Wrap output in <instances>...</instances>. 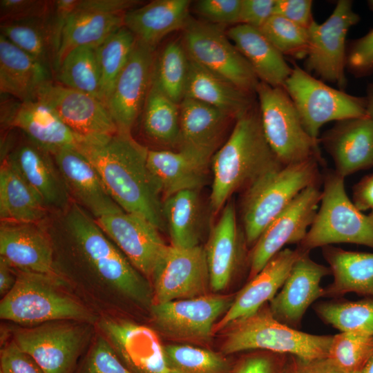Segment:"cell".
<instances>
[{
	"label": "cell",
	"mask_w": 373,
	"mask_h": 373,
	"mask_svg": "<svg viewBox=\"0 0 373 373\" xmlns=\"http://www.w3.org/2000/svg\"><path fill=\"white\" fill-rule=\"evenodd\" d=\"M320 164L316 158L281 164L244 190L241 216L247 245L252 247L268 224L303 190L319 183Z\"/></svg>",
	"instance_id": "obj_5"
},
{
	"label": "cell",
	"mask_w": 373,
	"mask_h": 373,
	"mask_svg": "<svg viewBox=\"0 0 373 373\" xmlns=\"http://www.w3.org/2000/svg\"><path fill=\"white\" fill-rule=\"evenodd\" d=\"M39 197L50 213L61 211L72 199L53 155L27 139L3 155Z\"/></svg>",
	"instance_id": "obj_21"
},
{
	"label": "cell",
	"mask_w": 373,
	"mask_h": 373,
	"mask_svg": "<svg viewBox=\"0 0 373 373\" xmlns=\"http://www.w3.org/2000/svg\"><path fill=\"white\" fill-rule=\"evenodd\" d=\"M344 180L335 171H329L324 176L318 211L305 237L298 245L303 251L336 243L373 249V221L350 199Z\"/></svg>",
	"instance_id": "obj_7"
},
{
	"label": "cell",
	"mask_w": 373,
	"mask_h": 373,
	"mask_svg": "<svg viewBox=\"0 0 373 373\" xmlns=\"http://www.w3.org/2000/svg\"><path fill=\"white\" fill-rule=\"evenodd\" d=\"M36 100L53 110L80 140L100 138L118 131L99 99L54 81L39 90Z\"/></svg>",
	"instance_id": "obj_16"
},
{
	"label": "cell",
	"mask_w": 373,
	"mask_h": 373,
	"mask_svg": "<svg viewBox=\"0 0 373 373\" xmlns=\"http://www.w3.org/2000/svg\"><path fill=\"white\" fill-rule=\"evenodd\" d=\"M0 364V373H46L13 340L1 348Z\"/></svg>",
	"instance_id": "obj_52"
},
{
	"label": "cell",
	"mask_w": 373,
	"mask_h": 373,
	"mask_svg": "<svg viewBox=\"0 0 373 373\" xmlns=\"http://www.w3.org/2000/svg\"><path fill=\"white\" fill-rule=\"evenodd\" d=\"M242 237L245 236L238 226L234 204L228 201L212 227L204 247L213 290H222L230 283L239 264Z\"/></svg>",
	"instance_id": "obj_28"
},
{
	"label": "cell",
	"mask_w": 373,
	"mask_h": 373,
	"mask_svg": "<svg viewBox=\"0 0 373 373\" xmlns=\"http://www.w3.org/2000/svg\"><path fill=\"white\" fill-rule=\"evenodd\" d=\"M252 95L189 58L184 97L216 107L236 120L254 106Z\"/></svg>",
	"instance_id": "obj_33"
},
{
	"label": "cell",
	"mask_w": 373,
	"mask_h": 373,
	"mask_svg": "<svg viewBox=\"0 0 373 373\" xmlns=\"http://www.w3.org/2000/svg\"><path fill=\"white\" fill-rule=\"evenodd\" d=\"M169 373H232L231 363L213 351L188 345L164 346Z\"/></svg>",
	"instance_id": "obj_44"
},
{
	"label": "cell",
	"mask_w": 373,
	"mask_h": 373,
	"mask_svg": "<svg viewBox=\"0 0 373 373\" xmlns=\"http://www.w3.org/2000/svg\"><path fill=\"white\" fill-rule=\"evenodd\" d=\"M53 1L1 0V23L26 21L49 16Z\"/></svg>",
	"instance_id": "obj_48"
},
{
	"label": "cell",
	"mask_w": 373,
	"mask_h": 373,
	"mask_svg": "<svg viewBox=\"0 0 373 373\" xmlns=\"http://www.w3.org/2000/svg\"><path fill=\"white\" fill-rule=\"evenodd\" d=\"M276 0H241L240 24L260 29L273 15Z\"/></svg>",
	"instance_id": "obj_55"
},
{
	"label": "cell",
	"mask_w": 373,
	"mask_h": 373,
	"mask_svg": "<svg viewBox=\"0 0 373 373\" xmlns=\"http://www.w3.org/2000/svg\"><path fill=\"white\" fill-rule=\"evenodd\" d=\"M17 279V270L0 257V294L3 298L13 287Z\"/></svg>",
	"instance_id": "obj_58"
},
{
	"label": "cell",
	"mask_w": 373,
	"mask_h": 373,
	"mask_svg": "<svg viewBox=\"0 0 373 373\" xmlns=\"http://www.w3.org/2000/svg\"><path fill=\"white\" fill-rule=\"evenodd\" d=\"M367 5L369 6V8L373 11V0H369L367 1Z\"/></svg>",
	"instance_id": "obj_61"
},
{
	"label": "cell",
	"mask_w": 373,
	"mask_h": 373,
	"mask_svg": "<svg viewBox=\"0 0 373 373\" xmlns=\"http://www.w3.org/2000/svg\"><path fill=\"white\" fill-rule=\"evenodd\" d=\"M372 355V336L340 332L332 336L327 357L343 373H361Z\"/></svg>",
	"instance_id": "obj_45"
},
{
	"label": "cell",
	"mask_w": 373,
	"mask_h": 373,
	"mask_svg": "<svg viewBox=\"0 0 373 373\" xmlns=\"http://www.w3.org/2000/svg\"><path fill=\"white\" fill-rule=\"evenodd\" d=\"M73 201L95 219L124 211L112 198L93 164L77 149L53 155Z\"/></svg>",
	"instance_id": "obj_23"
},
{
	"label": "cell",
	"mask_w": 373,
	"mask_h": 373,
	"mask_svg": "<svg viewBox=\"0 0 373 373\" xmlns=\"http://www.w3.org/2000/svg\"><path fill=\"white\" fill-rule=\"evenodd\" d=\"M346 68L357 77L373 71V29L347 48Z\"/></svg>",
	"instance_id": "obj_51"
},
{
	"label": "cell",
	"mask_w": 373,
	"mask_h": 373,
	"mask_svg": "<svg viewBox=\"0 0 373 373\" xmlns=\"http://www.w3.org/2000/svg\"><path fill=\"white\" fill-rule=\"evenodd\" d=\"M45 225L52 242L57 272L63 278H92L143 306H151L149 280L130 262L96 219L72 201L50 213Z\"/></svg>",
	"instance_id": "obj_1"
},
{
	"label": "cell",
	"mask_w": 373,
	"mask_h": 373,
	"mask_svg": "<svg viewBox=\"0 0 373 373\" xmlns=\"http://www.w3.org/2000/svg\"><path fill=\"white\" fill-rule=\"evenodd\" d=\"M16 270L15 285L0 302L1 319L19 326L61 320L95 322L91 312L64 290L62 276Z\"/></svg>",
	"instance_id": "obj_4"
},
{
	"label": "cell",
	"mask_w": 373,
	"mask_h": 373,
	"mask_svg": "<svg viewBox=\"0 0 373 373\" xmlns=\"http://www.w3.org/2000/svg\"><path fill=\"white\" fill-rule=\"evenodd\" d=\"M96 221L135 269L150 281L154 266L166 246L160 231L142 216L124 211L102 216Z\"/></svg>",
	"instance_id": "obj_18"
},
{
	"label": "cell",
	"mask_w": 373,
	"mask_h": 373,
	"mask_svg": "<svg viewBox=\"0 0 373 373\" xmlns=\"http://www.w3.org/2000/svg\"><path fill=\"white\" fill-rule=\"evenodd\" d=\"M323 255L329 265L333 281L325 289V296L340 298L355 293L373 298V253L352 251L328 245Z\"/></svg>",
	"instance_id": "obj_35"
},
{
	"label": "cell",
	"mask_w": 373,
	"mask_h": 373,
	"mask_svg": "<svg viewBox=\"0 0 373 373\" xmlns=\"http://www.w3.org/2000/svg\"><path fill=\"white\" fill-rule=\"evenodd\" d=\"M78 3L79 0L53 1L52 8L48 20L57 57L67 20L75 10Z\"/></svg>",
	"instance_id": "obj_54"
},
{
	"label": "cell",
	"mask_w": 373,
	"mask_h": 373,
	"mask_svg": "<svg viewBox=\"0 0 373 373\" xmlns=\"http://www.w3.org/2000/svg\"><path fill=\"white\" fill-rule=\"evenodd\" d=\"M284 88L294 102L307 133L319 141L321 128L332 121L367 116L365 97L334 88L295 65Z\"/></svg>",
	"instance_id": "obj_10"
},
{
	"label": "cell",
	"mask_w": 373,
	"mask_h": 373,
	"mask_svg": "<svg viewBox=\"0 0 373 373\" xmlns=\"http://www.w3.org/2000/svg\"><path fill=\"white\" fill-rule=\"evenodd\" d=\"M189 0H154L124 15V23L136 39L155 50L169 34L184 30L189 16Z\"/></svg>",
	"instance_id": "obj_30"
},
{
	"label": "cell",
	"mask_w": 373,
	"mask_h": 373,
	"mask_svg": "<svg viewBox=\"0 0 373 373\" xmlns=\"http://www.w3.org/2000/svg\"><path fill=\"white\" fill-rule=\"evenodd\" d=\"M55 76L57 83L102 102L101 75L95 48L82 46L71 50L57 67Z\"/></svg>",
	"instance_id": "obj_40"
},
{
	"label": "cell",
	"mask_w": 373,
	"mask_h": 373,
	"mask_svg": "<svg viewBox=\"0 0 373 373\" xmlns=\"http://www.w3.org/2000/svg\"><path fill=\"white\" fill-rule=\"evenodd\" d=\"M142 113V127L149 139L163 145L178 146L179 104L162 90L153 74Z\"/></svg>",
	"instance_id": "obj_38"
},
{
	"label": "cell",
	"mask_w": 373,
	"mask_h": 373,
	"mask_svg": "<svg viewBox=\"0 0 373 373\" xmlns=\"http://www.w3.org/2000/svg\"><path fill=\"white\" fill-rule=\"evenodd\" d=\"M124 15L103 11L90 6L86 0H79L64 30L55 71L73 49L82 46L96 48L111 34L124 26Z\"/></svg>",
	"instance_id": "obj_34"
},
{
	"label": "cell",
	"mask_w": 373,
	"mask_h": 373,
	"mask_svg": "<svg viewBox=\"0 0 373 373\" xmlns=\"http://www.w3.org/2000/svg\"><path fill=\"white\" fill-rule=\"evenodd\" d=\"M14 128L52 155L64 149L77 148L80 140L53 110L38 100L19 101L9 127Z\"/></svg>",
	"instance_id": "obj_29"
},
{
	"label": "cell",
	"mask_w": 373,
	"mask_h": 373,
	"mask_svg": "<svg viewBox=\"0 0 373 373\" xmlns=\"http://www.w3.org/2000/svg\"><path fill=\"white\" fill-rule=\"evenodd\" d=\"M240 7L241 0H200L195 6L206 22L218 26L239 24Z\"/></svg>",
	"instance_id": "obj_50"
},
{
	"label": "cell",
	"mask_w": 373,
	"mask_h": 373,
	"mask_svg": "<svg viewBox=\"0 0 373 373\" xmlns=\"http://www.w3.org/2000/svg\"><path fill=\"white\" fill-rule=\"evenodd\" d=\"M368 216L373 221V208L371 209L370 213Z\"/></svg>",
	"instance_id": "obj_62"
},
{
	"label": "cell",
	"mask_w": 373,
	"mask_h": 373,
	"mask_svg": "<svg viewBox=\"0 0 373 373\" xmlns=\"http://www.w3.org/2000/svg\"><path fill=\"white\" fill-rule=\"evenodd\" d=\"M260 30L283 56L306 58L309 47L307 28L273 15Z\"/></svg>",
	"instance_id": "obj_46"
},
{
	"label": "cell",
	"mask_w": 373,
	"mask_h": 373,
	"mask_svg": "<svg viewBox=\"0 0 373 373\" xmlns=\"http://www.w3.org/2000/svg\"><path fill=\"white\" fill-rule=\"evenodd\" d=\"M361 373H373V355L369 359Z\"/></svg>",
	"instance_id": "obj_60"
},
{
	"label": "cell",
	"mask_w": 373,
	"mask_h": 373,
	"mask_svg": "<svg viewBox=\"0 0 373 373\" xmlns=\"http://www.w3.org/2000/svg\"><path fill=\"white\" fill-rule=\"evenodd\" d=\"M155 61L154 50L136 40L130 57L118 76L106 103L118 131L131 133L145 103Z\"/></svg>",
	"instance_id": "obj_17"
},
{
	"label": "cell",
	"mask_w": 373,
	"mask_h": 373,
	"mask_svg": "<svg viewBox=\"0 0 373 373\" xmlns=\"http://www.w3.org/2000/svg\"><path fill=\"white\" fill-rule=\"evenodd\" d=\"M288 354L258 350L243 356L232 373H287Z\"/></svg>",
	"instance_id": "obj_49"
},
{
	"label": "cell",
	"mask_w": 373,
	"mask_h": 373,
	"mask_svg": "<svg viewBox=\"0 0 373 373\" xmlns=\"http://www.w3.org/2000/svg\"><path fill=\"white\" fill-rule=\"evenodd\" d=\"M303 251L284 248L238 292L233 300L214 325L213 331L225 329L231 323L249 316L269 303L281 289L288 274Z\"/></svg>",
	"instance_id": "obj_24"
},
{
	"label": "cell",
	"mask_w": 373,
	"mask_h": 373,
	"mask_svg": "<svg viewBox=\"0 0 373 373\" xmlns=\"http://www.w3.org/2000/svg\"><path fill=\"white\" fill-rule=\"evenodd\" d=\"M352 202L361 211L373 208V173L363 178L354 187Z\"/></svg>",
	"instance_id": "obj_57"
},
{
	"label": "cell",
	"mask_w": 373,
	"mask_h": 373,
	"mask_svg": "<svg viewBox=\"0 0 373 373\" xmlns=\"http://www.w3.org/2000/svg\"><path fill=\"white\" fill-rule=\"evenodd\" d=\"M256 94L265 137L278 160L287 165L316 158L322 163L320 142L305 129L285 88L260 82Z\"/></svg>",
	"instance_id": "obj_8"
},
{
	"label": "cell",
	"mask_w": 373,
	"mask_h": 373,
	"mask_svg": "<svg viewBox=\"0 0 373 373\" xmlns=\"http://www.w3.org/2000/svg\"><path fill=\"white\" fill-rule=\"evenodd\" d=\"M365 99L367 115L373 120V84L369 86Z\"/></svg>",
	"instance_id": "obj_59"
},
{
	"label": "cell",
	"mask_w": 373,
	"mask_h": 373,
	"mask_svg": "<svg viewBox=\"0 0 373 373\" xmlns=\"http://www.w3.org/2000/svg\"><path fill=\"white\" fill-rule=\"evenodd\" d=\"M77 149L93 164L124 211L142 216L160 231H166L162 197L146 164V147L131 133L117 131L100 138L81 139Z\"/></svg>",
	"instance_id": "obj_2"
},
{
	"label": "cell",
	"mask_w": 373,
	"mask_h": 373,
	"mask_svg": "<svg viewBox=\"0 0 373 373\" xmlns=\"http://www.w3.org/2000/svg\"><path fill=\"white\" fill-rule=\"evenodd\" d=\"M48 17L1 23L0 30L1 35L43 64L55 75L57 53Z\"/></svg>",
	"instance_id": "obj_39"
},
{
	"label": "cell",
	"mask_w": 373,
	"mask_h": 373,
	"mask_svg": "<svg viewBox=\"0 0 373 373\" xmlns=\"http://www.w3.org/2000/svg\"><path fill=\"white\" fill-rule=\"evenodd\" d=\"M319 140L344 178L373 165V120L368 115L336 122Z\"/></svg>",
	"instance_id": "obj_25"
},
{
	"label": "cell",
	"mask_w": 373,
	"mask_h": 373,
	"mask_svg": "<svg viewBox=\"0 0 373 373\" xmlns=\"http://www.w3.org/2000/svg\"><path fill=\"white\" fill-rule=\"evenodd\" d=\"M52 72L0 35V91L21 102L36 100L39 90L53 82Z\"/></svg>",
	"instance_id": "obj_27"
},
{
	"label": "cell",
	"mask_w": 373,
	"mask_h": 373,
	"mask_svg": "<svg viewBox=\"0 0 373 373\" xmlns=\"http://www.w3.org/2000/svg\"><path fill=\"white\" fill-rule=\"evenodd\" d=\"M317 316L341 332H352L373 337V298L358 301H321L314 307Z\"/></svg>",
	"instance_id": "obj_41"
},
{
	"label": "cell",
	"mask_w": 373,
	"mask_h": 373,
	"mask_svg": "<svg viewBox=\"0 0 373 373\" xmlns=\"http://www.w3.org/2000/svg\"><path fill=\"white\" fill-rule=\"evenodd\" d=\"M287 373H343L328 357L307 359L289 355Z\"/></svg>",
	"instance_id": "obj_56"
},
{
	"label": "cell",
	"mask_w": 373,
	"mask_h": 373,
	"mask_svg": "<svg viewBox=\"0 0 373 373\" xmlns=\"http://www.w3.org/2000/svg\"><path fill=\"white\" fill-rule=\"evenodd\" d=\"M227 35L248 61L260 82L274 87H284L293 68L260 29L239 23L231 27Z\"/></svg>",
	"instance_id": "obj_32"
},
{
	"label": "cell",
	"mask_w": 373,
	"mask_h": 373,
	"mask_svg": "<svg viewBox=\"0 0 373 373\" xmlns=\"http://www.w3.org/2000/svg\"><path fill=\"white\" fill-rule=\"evenodd\" d=\"M189 57L183 42L168 43L155 59L153 77L162 90L180 104L184 97Z\"/></svg>",
	"instance_id": "obj_43"
},
{
	"label": "cell",
	"mask_w": 373,
	"mask_h": 373,
	"mask_svg": "<svg viewBox=\"0 0 373 373\" xmlns=\"http://www.w3.org/2000/svg\"><path fill=\"white\" fill-rule=\"evenodd\" d=\"M312 4L311 0H276L273 15L308 29L315 21L312 16Z\"/></svg>",
	"instance_id": "obj_53"
},
{
	"label": "cell",
	"mask_w": 373,
	"mask_h": 373,
	"mask_svg": "<svg viewBox=\"0 0 373 373\" xmlns=\"http://www.w3.org/2000/svg\"><path fill=\"white\" fill-rule=\"evenodd\" d=\"M152 304L207 295L210 287L204 248L166 245L152 272Z\"/></svg>",
	"instance_id": "obj_13"
},
{
	"label": "cell",
	"mask_w": 373,
	"mask_h": 373,
	"mask_svg": "<svg viewBox=\"0 0 373 373\" xmlns=\"http://www.w3.org/2000/svg\"><path fill=\"white\" fill-rule=\"evenodd\" d=\"M0 257L19 271L61 276L55 267L52 242L45 222L1 221Z\"/></svg>",
	"instance_id": "obj_22"
},
{
	"label": "cell",
	"mask_w": 373,
	"mask_h": 373,
	"mask_svg": "<svg viewBox=\"0 0 373 373\" xmlns=\"http://www.w3.org/2000/svg\"><path fill=\"white\" fill-rule=\"evenodd\" d=\"M136 40L135 35L124 26L95 48L101 75V100L106 106L115 83L130 57Z\"/></svg>",
	"instance_id": "obj_42"
},
{
	"label": "cell",
	"mask_w": 373,
	"mask_h": 373,
	"mask_svg": "<svg viewBox=\"0 0 373 373\" xmlns=\"http://www.w3.org/2000/svg\"><path fill=\"white\" fill-rule=\"evenodd\" d=\"M50 214L37 193L3 159L0 169L1 222L41 223Z\"/></svg>",
	"instance_id": "obj_36"
},
{
	"label": "cell",
	"mask_w": 373,
	"mask_h": 373,
	"mask_svg": "<svg viewBox=\"0 0 373 373\" xmlns=\"http://www.w3.org/2000/svg\"><path fill=\"white\" fill-rule=\"evenodd\" d=\"M225 329L224 354L262 350L307 359L327 357L333 336L309 334L282 323L273 316L269 303Z\"/></svg>",
	"instance_id": "obj_6"
},
{
	"label": "cell",
	"mask_w": 373,
	"mask_h": 373,
	"mask_svg": "<svg viewBox=\"0 0 373 373\" xmlns=\"http://www.w3.org/2000/svg\"><path fill=\"white\" fill-rule=\"evenodd\" d=\"M162 208L171 245L199 246L203 219L198 191L185 190L167 197L162 200Z\"/></svg>",
	"instance_id": "obj_37"
},
{
	"label": "cell",
	"mask_w": 373,
	"mask_h": 373,
	"mask_svg": "<svg viewBox=\"0 0 373 373\" xmlns=\"http://www.w3.org/2000/svg\"><path fill=\"white\" fill-rule=\"evenodd\" d=\"M211 160L186 150L149 149L146 164L163 200L182 191H199L206 182Z\"/></svg>",
	"instance_id": "obj_26"
},
{
	"label": "cell",
	"mask_w": 373,
	"mask_h": 373,
	"mask_svg": "<svg viewBox=\"0 0 373 373\" xmlns=\"http://www.w3.org/2000/svg\"><path fill=\"white\" fill-rule=\"evenodd\" d=\"M103 336L133 373H169L164 345L151 328L126 320L103 318Z\"/></svg>",
	"instance_id": "obj_19"
},
{
	"label": "cell",
	"mask_w": 373,
	"mask_h": 373,
	"mask_svg": "<svg viewBox=\"0 0 373 373\" xmlns=\"http://www.w3.org/2000/svg\"><path fill=\"white\" fill-rule=\"evenodd\" d=\"M211 160L210 205L215 213L223 209L234 192L245 190L263 174L283 164L269 145L259 109L254 106L236 120L230 136Z\"/></svg>",
	"instance_id": "obj_3"
},
{
	"label": "cell",
	"mask_w": 373,
	"mask_h": 373,
	"mask_svg": "<svg viewBox=\"0 0 373 373\" xmlns=\"http://www.w3.org/2000/svg\"><path fill=\"white\" fill-rule=\"evenodd\" d=\"M183 30V44L189 58L240 89L256 93L260 80L218 25L190 18Z\"/></svg>",
	"instance_id": "obj_11"
},
{
	"label": "cell",
	"mask_w": 373,
	"mask_h": 373,
	"mask_svg": "<svg viewBox=\"0 0 373 373\" xmlns=\"http://www.w3.org/2000/svg\"><path fill=\"white\" fill-rule=\"evenodd\" d=\"M331 274L329 267L319 264L303 251L293 265L279 292L269 303L273 316L278 321L296 329L316 300L325 297L322 279Z\"/></svg>",
	"instance_id": "obj_20"
},
{
	"label": "cell",
	"mask_w": 373,
	"mask_h": 373,
	"mask_svg": "<svg viewBox=\"0 0 373 373\" xmlns=\"http://www.w3.org/2000/svg\"><path fill=\"white\" fill-rule=\"evenodd\" d=\"M233 298L204 295L150 307L153 321L169 338L188 341L209 340L217 319L230 307Z\"/></svg>",
	"instance_id": "obj_15"
},
{
	"label": "cell",
	"mask_w": 373,
	"mask_h": 373,
	"mask_svg": "<svg viewBox=\"0 0 373 373\" xmlns=\"http://www.w3.org/2000/svg\"><path fill=\"white\" fill-rule=\"evenodd\" d=\"M91 323L61 320L11 327L13 341L46 373H73L91 334Z\"/></svg>",
	"instance_id": "obj_9"
},
{
	"label": "cell",
	"mask_w": 373,
	"mask_h": 373,
	"mask_svg": "<svg viewBox=\"0 0 373 373\" xmlns=\"http://www.w3.org/2000/svg\"><path fill=\"white\" fill-rule=\"evenodd\" d=\"M319 183L303 190L262 231L249 254V279L285 245L303 241L321 202Z\"/></svg>",
	"instance_id": "obj_14"
},
{
	"label": "cell",
	"mask_w": 373,
	"mask_h": 373,
	"mask_svg": "<svg viewBox=\"0 0 373 373\" xmlns=\"http://www.w3.org/2000/svg\"><path fill=\"white\" fill-rule=\"evenodd\" d=\"M352 1L339 0L322 23L315 21L308 28L309 47L305 58L307 71L321 79L336 84L343 90L346 86V37L350 28L358 23L359 16Z\"/></svg>",
	"instance_id": "obj_12"
},
{
	"label": "cell",
	"mask_w": 373,
	"mask_h": 373,
	"mask_svg": "<svg viewBox=\"0 0 373 373\" xmlns=\"http://www.w3.org/2000/svg\"><path fill=\"white\" fill-rule=\"evenodd\" d=\"M179 108V149L211 159L231 117L216 107L188 97L183 98Z\"/></svg>",
	"instance_id": "obj_31"
},
{
	"label": "cell",
	"mask_w": 373,
	"mask_h": 373,
	"mask_svg": "<svg viewBox=\"0 0 373 373\" xmlns=\"http://www.w3.org/2000/svg\"><path fill=\"white\" fill-rule=\"evenodd\" d=\"M78 373H133L104 336H97Z\"/></svg>",
	"instance_id": "obj_47"
}]
</instances>
